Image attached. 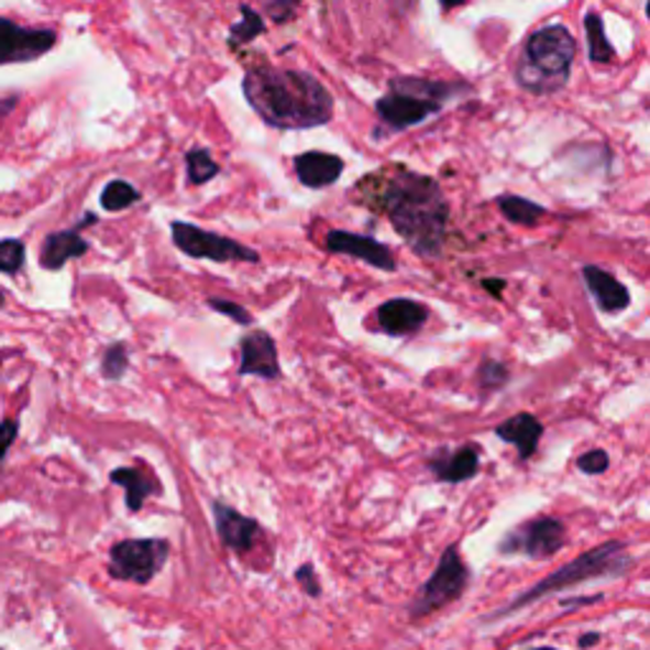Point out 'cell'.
Returning <instances> with one entry per match:
<instances>
[{
    "instance_id": "6da1fadb",
    "label": "cell",
    "mask_w": 650,
    "mask_h": 650,
    "mask_svg": "<svg viewBox=\"0 0 650 650\" xmlns=\"http://www.w3.org/2000/svg\"><path fill=\"white\" fill-rule=\"evenodd\" d=\"M242 92L246 104L275 130L323 128L333 120V97L310 71L257 64L246 69Z\"/></svg>"
},
{
    "instance_id": "7a4b0ae2",
    "label": "cell",
    "mask_w": 650,
    "mask_h": 650,
    "mask_svg": "<svg viewBox=\"0 0 650 650\" xmlns=\"http://www.w3.org/2000/svg\"><path fill=\"white\" fill-rule=\"evenodd\" d=\"M384 209L392 227L411 250L434 257L445 244L450 209L438 180L399 168L384 188Z\"/></svg>"
},
{
    "instance_id": "3957f363",
    "label": "cell",
    "mask_w": 650,
    "mask_h": 650,
    "mask_svg": "<svg viewBox=\"0 0 650 650\" xmlns=\"http://www.w3.org/2000/svg\"><path fill=\"white\" fill-rule=\"evenodd\" d=\"M632 559L628 557V551H625L623 541H607V544H599L595 549L584 551L574 562L564 564L562 570H557L554 574H549L541 582L533 584L526 592H521L516 599H511L504 610L498 615H493L491 620H496L500 615H508V613H516L521 610V607L537 603V599L551 595V592H562V590H570L574 584H582V582H590V580H603V577H620L630 570Z\"/></svg>"
},
{
    "instance_id": "277c9868",
    "label": "cell",
    "mask_w": 650,
    "mask_h": 650,
    "mask_svg": "<svg viewBox=\"0 0 650 650\" xmlns=\"http://www.w3.org/2000/svg\"><path fill=\"white\" fill-rule=\"evenodd\" d=\"M577 44L564 26H547L529 36L518 64V81L529 92H557L570 77Z\"/></svg>"
},
{
    "instance_id": "5b68a950",
    "label": "cell",
    "mask_w": 650,
    "mask_h": 650,
    "mask_svg": "<svg viewBox=\"0 0 650 650\" xmlns=\"http://www.w3.org/2000/svg\"><path fill=\"white\" fill-rule=\"evenodd\" d=\"M170 557L166 539H122L110 547L107 574L118 582L151 584Z\"/></svg>"
},
{
    "instance_id": "8992f818",
    "label": "cell",
    "mask_w": 650,
    "mask_h": 650,
    "mask_svg": "<svg viewBox=\"0 0 650 650\" xmlns=\"http://www.w3.org/2000/svg\"><path fill=\"white\" fill-rule=\"evenodd\" d=\"M467 582H471V572L460 557L458 547L445 549V554L440 557L438 570L432 572V577L422 584V590L417 592V597L409 605V617L419 620V617L432 615L442 610V607L455 603L463 595Z\"/></svg>"
},
{
    "instance_id": "52a82bcc",
    "label": "cell",
    "mask_w": 650,
    "mask_h": 650,
    "mask_svg": "<svg viewBox=\"0 0 650 650\" xmlns=\"http://www.w3.org/2000/svg\"><path fill=\"white\" fill-rule=\"evenodd\" d=\"M173 244L178 246L186 257L191 260H211V262H260L257 250L240 244L229 236L206 232L196 224L186 221H173L170 224Z\"/></svg>"
},
{
    "instance_id": "ba28073f",
    "label": "cell",
    "mask_w": 650,
    "mask_h": 650,
    "mask_svg": "<svg viewBox=\"0 0 650 650\" xmlns=\"http://www.w3.org/2000/svg\"><path fill=\"white\" fill-rule=\"evenodd\" d=\"M566 544V529L557 518H533L506 533L498 544L500 554H524L529 559H549Z\"/></svg>"
},
{
    "instance_id": "9c48e42d",
    "label": "cell",
    "mask_w": 650,
    "mask_h": 650,
    "mask_svg": "<svg viewBox=\"0 0 650 650\" xmlns=\"http://www.w3.org/2000/svg\"><path fill=\"white\" fill-rule=\"evenodd\" d=\"M56 46L54 29H23L0 15V67L29 64L46 56Z\"/></svg>"
},
{
    "instance_id": "30bf717a",
    "label": "cell",
    "mask_w": 650,
    "mask_h": 650,
    "mask_svg": "<svg viewBox=\"0 0 650 650\" xmlns=\"http://www.w3.org/2000/svg\"><path fill=\"white\" fill-rule=\"evenodd\" d=\"M442 102L427 100V97H417L409 92H389L382 100H376V114L389 130H407L415 128L427 118H432L434 112H440Z\"/></svg>"
},
{
    "instance_id": "8fae6325",
    "label": "cell",
    "mask_w": 650,
    "mask_h": 650,
    "mask_svg": "<svg viewBox=\"0 0 650 650\" xmlns=\"http://www.w3.org/2000/svg\"><path fill=\"white\" fill-rule=\"evenodd\" d=\"M326 250L331 254H345V257L361 260L376 269H384V273H394V269H397V260H394L389 246L376 242L374 236L333 229V232H328L326 236Z\"/></svg>"
},
{
    "instance_id": "7c38bea8",
    "label": "cell",
    "mask_w": 650,
    "mask_h": 650,
    "mask_svg": "<svg viewBox=\"0 0 650 650\" xmlns=\"http://www.w3.org/2000/svg\"><path fill=\"white\" fill-rule=\"evenodd\" d=\"M213 526H217L219 541L234 554H246L252 551L257 539L262 537V526L254 518L244 516L236 508L227 506L224 500H213L211 504Z\"/></svg>"
},
{
    "instance_id": "4fadbf2b",
    "label": "cell",
    "mask_w": 650,
    "mask_h": 650,
    "mask_svg": "<svg viewBox=\"0 0 650 650\" xmlns=\"http://www.w3.org/2000/svg\"><path fill=\"white\" fill-rule=\"evenodd\" d=\"M240 376H260L267 382L283 376L277 356V343L267 331H252L240 341Z\"/></svg>"
},
{
    "instance_id": "5bb4252c",
    "label": "cell",
    "mask_w": 650,
    "mask_h": 650,
    "mask_svg": "<svg viewBox=\"0 0 650 650\" xmlns=\"http://www.w3.org/2000/svg\"><path fill=\"white\" fill-rule=\"evenodd\" d=\"M427 316H430V312H427L425 306H419V302L397 298L386 300L384 306L376 310V323L389 335H411L427 323Z\"/></svg>"
},
{
    "instance_id": "9a60e30c",
    "label": "cell",
    "mask_w": 650,
    "mask_h": 650,
    "mask_svg": "<svg viewBox=\"0 0 650 650\" xmlns=\"http://www.w3.org/2000/svg\"><path fill=\"white\" fill-rule=\"evenodd\" d=\"M343 158L323 151H308L295 158V176L306 188H328L341 178Z\"/></svg>"
},
{
    "instance_id": "2e32d148",
    "label": "cell",
    "mask_w": 650,
    "mask_h": 650,
    "mask_svg": "<svg viewBox=\"0 0 650 650\" xmlns=\"http://www.w3.org/2000/svg\"><path fill=\"white\" fill-rule=\"evenodd\" d=\"M110 481L125 491V506L130 514H137L140 508L145 506L147 498L161 496L163 493L161 481L155 478V473L145 471V467H133V465L114 467L110 473Z\"/></svg>"
},
{
    "instance_id": "e0dca14e",
    "label": "cell",
    "mask_w": 650,
    "mask_h": 650,
    "mask_svg": "<svg viewBox=\"0 0 650 650\" xmlns=\"http://www.w3.org/2000/svg\"><path fill=\"white\" fill-rule=\"evenodd\" d=\"M89 252V242L81 240L77 229H62V232L48 234L41 244V267L59 273L69 260H79Z\"/></svg>"
},
{
    "instance_id": "ac0fdd59",
    "label": "cell",
    "mask_w": 650,
    "mask_h": 650,
    "mask_svg": "<svg viewBox=\"0 0 650 650\" xmlns=\"http://www.w3.org/2000/svg\"><path fill=\"white\" fill-rule=\"evenodd\" d=\"M481 455L475 445H463L460 450H440L430 458V471L445 483H463L478 473Z\"/></svg>"
},
{
    "instance_id": "d6986e66",
    "label": "cell",
    "mask_w": 650,
    "mask_h": 650,
    "mask_svg": "<svg viewBox=\"0 0 650 650\" xmlns=\"http://www.w3.org/2000/svg\"><path fill=\"white\" fill-rule=\"evenodd\" d=\"M582 277H584V285L590 287V293L595 295L597 306L603 310L620 312V310H625L630 306L628 287H625L615 275L590 265V267L582 269Z\"/></svg>"
},
{
    "instance_id": "ffe728a7",
    "label": "cell",
    "mask_w": 650,
    "mask_h": 650,
    "mask_svg": "<svg viewBox=\"0 0 650 650\" xmlns=\"http://www.w3.org/2000/svg\"><path fill=\"white\" fill-rule=\"evenodd\" d=\"M496 434L500 440H506V442H511V445H516L518 455H521V458H531L539 448V440H541V434H544V427H541V422L537 417L521 411V415H516L511 419H506V422H500L496 427Z\"/></svg>"
},
{
    "instance_id": "44dd1931",
    "label": "cell",
    "mask_w": 650,
    "mask_h": 650,
    "mask_svg": "<svg viewBox=\"0 0 650 650\" xmlns=\"http://www.w3.org/2000/svg\"><path fill=\"white\" fill-rule=\"evenodd\" d=\"M498 209L508 221H514V224H521V227L537 224V221L547 213L544 206L524 199V196H514V194L500 196Z\"/></svg>"
},
{
    "instance_id": "7402d4cb",
    "label": "cell",
    "mask_w": 650,
    "mask_h": 650,
    "mask_svg": "<svg viewBox=\"0 0 650 650\" xmlns=\"http://www.w3.org/2000/svg\"><path fill=\"white\" fill-rule=\"evenodd\" d=\"M584 31H587V52L590 59L595 64H607L615 59V48L610 41L605 36V26L603 19L597 13H587L584 15Z\"/></svg>"
},
{
    "instance_id": "603a6c76",
    "label": "cell",
    "mask_w": 650,
    "mask_h": 650,
    "mask_svg": "<svg viewBox=\"0 0 650 650\" xmlns=\"http://www.w3.org/2000/svg\"><path fill=\"white\" fill-rule=\"evenodd\" d=\"M240 13H242V21L240 23H234L232 29V34H229V46L232 48H242L244 44H250V41H254L257 36H262L265 34V19H262V15L254 11L252 5H246V3H242L240 5Z\"/></svg>"
},
{
    "instance_id": "cb8c5ba5",
    "label": "cell",
    "mask_w": 650,
    "mask_h": 650,
    "mask_svg": "<svg viewBox=\"0 0 650 650\" xmlns=\"http://www.w3.org/2000/svg\"><path fill=\"white\" fill-rule=\"evenodd\" d=\"M186 170H188V184L203 186L219 176V163L211 158V153L206 147H191L186 153Z\"/></svg>"
},
{
    "instance_id": "d4e9b609",
    "label": "cell",
    "mask_w": 650,
    "mask_h": 650,
    "mask_svg": "<svg viewBox=\"0 0 650 650\" xmlns=\"http://www.w3.org/2000/svg\"><path fill=\"white\" fill-rule=\"evenodd\" d=\"M137 201H140L137 188L133 184H128V180H120V178L110 180V184L102 188V196H100L102 209L112 211V213L125 211L128 206H133Z\"/></svg>"
},
{
    "instance_id": "484cf974",
    "label": "cell",
    "mask_w": 650,
    "mask_h": 650,
    "mask_svg": "<svg viewBox=\"0 0 650 650\" xmlns=\"http://www.w3.org/2000/svg\"><path fill=\"white\" fill-rule=\"evenodd\" d=\"M130 368V353L125 343H112L104 349L102 356V376L110 378V382H120L122 376L128 374Z\"/></svg>"
},
{
    "instance_id": "4316f807",
    "label": "cell",
    "mask_w": 650,
    "mask_h": 650,
    "mask_svg": "<svg viewBox=\"0 0 650 650\" xmlns=\"http://www.w3.org/2000/svg\"><path fill=\"white\" fill-rule=\"evenodd\" d=\"M26 265V244L21 240H0V273L19 275Z\"/></svg>"
},
{
    "instance_id": "83f0119b",
    "label": "cell",
    "mask_w": 650,
    "mask_h": 650,
    "mask_svg": "<svg viewBox=\"0 0 650 650\" xmlns=\"http://www.w3.org/2000/svg\"><path fill=\"white\" fill-rule=\"evenodd\" d=\"M206 306H209L211 310L221 312V316H227L229 320H234L236 326H252V312L246 310L244 306H240V302L234 300H224V298H211L206 300Z\"/></svg>"
},
{
    "instance_id": "f1b7e54d",
    "label": "cell",
    "mask_w": 650,
    "mask_h": 650,
    "mask_svg": "<svg viewBox=\"0 0 650 650\" xmlns=\"http://www.w3.org/2000/svg\"><path fill=\"white\" fill-rule=\"evenodd\" d=\"M508 382V368L500 361H483L481 366V384L485 389H500Z\"/></svg>"
},
{
    "instance_id": "f546056e",
    "label": "cell",
    "mask_w": 650,
    "mask_h": 650,
    "mask_svg": "<svg viewBox=\"0 0 650 650\" xmlns=\"http://www.w3.org/2000/svg\"><path fill=\"white\" fill-rule=\"evenodd\" d=\"M298 8H300V0H269V3L265 5V11H267L269 19L283 26V23L295 19Z\"/></svg>"
},
{
    "instance_id": "4dcf8cb0",
    "label": "cell",
    "mask_w": 650,
    "mask_h": 650,
    "mask_svg": "<svg viewBox=\"0 0 650 650\" xmlns=\"http://www.w3.org/2000/svg\"><path fill=\"white\" fill-rule=\"evenodd\" d=\"M577 467L582 473L599 475V473H605L607 467H610V458H607L605 450H590V452H584V455L577 460Z\"/></svg>"
},
{
    "instance_id": "1f68e13d",
    "label": "cell",
    "mask_w": 650,
    "mask_h": 650,
    "mask_svg": "<svg viewBox=\"0 0 650 650\" xmlns=\"http://www.w3.org/2000/svg\"><path fill=\"white\" fill-rule=\"evenodd\" d=\"M295 582L300 584V590L306 592L308 597H320V580H318V574H316V566L312 564H302L298 572H295Z\"/></svg>"
},
{
    "instance_id": "d6a6232c",
    "label": "cell",
    "mask_w": 650,
    "mask_h": 650,
    "mask_svg": "<svg viewBox=\"0 0 650 650\" xmlns=\"http://www.w3.org/2000/svg\"><path fill=\"white\" fill-rule=\"evenodd\" d=\"M15 440H19V419L8 417L0 422V463H3Z\"/></svg>"
},
{
    "instance_id": "836d02e7",
    "label": "cell",
    "mask_w": 650,
    "mask_h": 650,
    "mask_svg": "<svg viewBox=\"0 0 650 650\" xmlns=\"http://www.w3.org/2000/svg\"><path fill=\"white\" fill-rule=\"evenodd\" d=\"M15 104H19V95H5V97H0V118H5V114L11 112Z\"/></svg>"
},
{
    "instance_id": "e575fe53",
    "label": "cell",
    "mask_w": 650,
    "mask_h": 650,
    "mask_svg": "<svg viewBox=\"0 0 650 650\" xmlns=\"http://www.w3.org/2000/svg\"><path fill=\"white\" fill-rule=\"evenodd\" d=\"M599 643V632H584V636L577 640L580 648H592Z\"/></svg>"
},
{
    "instance_id": "d590c367",
    "label": "cell",
    "mask_w": 650,
    "mask_h": 650,
    "mask_svg": "<svg viewBox=\"0 0 650 650\" xmlns=\"http://www.w3.org/2000/svg\"><path fill=\"white\" fill-rule=\"evenodd\" d=\"M599 597H582V599H564L566 607H577V605H590V603H597Z\"/></svg>"
},
{
    "instance_id": "8d00e7d4",
    "label": "cell",
    "mask_w": 650,
    "mask_h": 650,
    "mask_svg": "<svg viewBox=\"0 0 650 650\" xmlns=\"http://www.w3.org/2000/svg\"><path fill=\"white\" fill-rule=\"evenodd\" d=\"M485 290H493L496 293V298L500 295V287H504V283H500V279H485Z\"/></svg>"
},
{
    "instance_id": "74e56055",
    "label": "cell",
    "mask_w": 650,
    "mask_h": 650,
    "mask_svg": "<svg viewBox=\"0 0 650 650\" xmlns=\"http://www.w3.org/2000/svg\"><path fill=\"white\" fill-rule=\"evenodd\" d=\"M465 0H440V5H442V11H450V8H455V5H463Z\"/></svg>"
},
{
    "instance_id": "f35d334b",
    "label": "cell",
    "mask_w": 650,
    "mask_h": 650,
    "mask_svg": "<svg viewBox=\"0 0 650 650\" xmlns=\"http://www.w3.org/2000/svg\"><path fill=\"white\" fill-rule=\"evenodd\" d=\"M5 308V295H3V290H0V310Z\"/></svg>"
},
{
    "instance_id": "ab89813d",
    "label": "cell",
    "mask_w": 650,
    "mask_h": 650,
    "mask_svg": "<svg viewBox=\"0 0 650 650\" xmlns=\"http://www.w3.org/2000/svg\"><path fill=\"white\" fill-rule=\"evenodd\" d=\"M646 13H648V21H650V0H648V5H646Z\"/></svg>"
},
{
    "instance_id": "60d3db41",
    "label": "cell",
    "mask_w": 650,
    "mask_h": 650,
    "mask_svg": "<svg viewBox=\"0 0 650 650\" xmlns=\"http://www.w3.org/2000/svg\"><path fill=\"white\" fill-rule=\"evenodd\" d=\"M533 650H557V648H533Z\"/></svg>"
}]
</instances>
